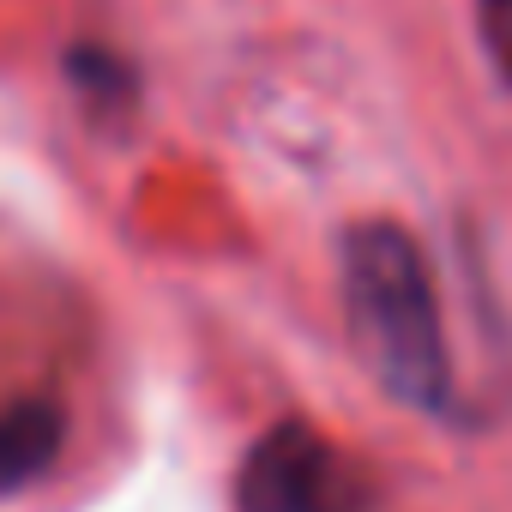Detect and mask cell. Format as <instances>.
Wrapping results in <instances>:
<instances>
[{
  "label": "cell",
  "instance_id": "cell-1",
  "mask_svg": "<svg viewBox=\"0 0 512 512\" xmlns=\"http://www.w3.org/2000/svg\"><path fill=\"white\" fill-rule=\"evenodd\" d=\"M338 278H344V320L356 356L380 380L386 398L422 416L452 410V356L440 326V296L422 247L404 223L368 217L350 223L338 241Z\"/></svg>",
  "mask_w": 512,
  "mask_h": 512
},
{
  "label": "cell",
  "instance_id": "cell-2",
  "mask_svg": "<svg viewBox=\"0 0 512 512\" xmlns=\"http://www.w3.org/2000/svg\"><path fill=\"white\" fill-rule=\"evenodd\" d=\"M235 512H374V476L314 422H278L235 470Z\"/></svg>",
  "mask_w": 512,
  "mask_h": 512
},
{
  "label": "cell",
  "instance_id": "cell-3",
  "mask_svg": "<svg viewBox=\"0 0 512 512\" xmlns=\"http://www.w3.org/2000/svg\"><path fill=\"white\" fill-rule=\"evenodd\" d=\"M67 440V416L49 398H7L0 404V494L31 488L37 476H49V464L61 458Z\"/></svg>",
  "mask_w": 512,
  "mask_h": 512
},
{
  "label": "cell",
  "instance_id": "cell-4",
  "mask_svg": "<svg viewBox=\"0 0 512 512\" xmlns=\"http://www.w3.org/2000/svg\"><path fill=\"white\" fill-rule=\"evenodd\" d=\"M476 25H482V43L500 67V79L512 85V0H476Z\"/></svg>",
  "mask_w": 512,
  "mask_h": 512
}]
</instances>
